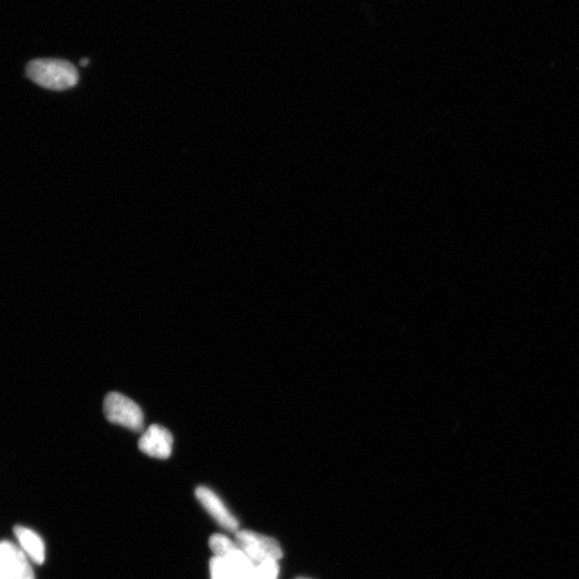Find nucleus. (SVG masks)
I'll return each mask as SVG.
<instances>
[{
    "label": "nucleus",
    "mask_w": 579,
    "mask_h": 579,
    "mask_svg": "<svg viewBox=\"0 0 579 579\" xmlns=\"http://www.w3.org/2000/svg\"><path fill=\"white\" fill-rule=\"evenodd\" d=\"M26 73L34 83L51 91H66L79 82L78 69L63 59H35L27 65Z\"/></svg>",
    "instance_id": "nucleus-1"
},
{
    "label": "nucleus",
    "mask_w": 579,
    "mask_h": 579,
    "mask_svg": "<svg viewBox=\"0 0 579 579\" xmlns=\"http://www.w3.org/2000/svg\"><path fill=\"white\" fill-rule=\"evenodd\" d=\"M103 411H105L109 422L135 430V432H142L144 427L143 412L127 396L120 393H110L103 404Z\"/></svg>",
    "instance_id": "nucleus-2"
},
{
    "label": "nucleus",
    "mask_w": 579,
    "mask_h": 579,
    "mask_svg": "<svg viewBox=\"0 0 579 579\" xmlns=\"http://www.w3.org/2000/svg\"><path fill=\"white\" fill-rule=\"evenodd\" d=\"M210 547L216 557L226 560L236 579L254 578L256 571L254 561L245 554L239 545L222 534H214L210 540Z\"/></svg>",
    "instance_id": "nucleus-3"
},
{
    "label": "nucleus",
    "mask_w": 579,
    "mask_h": 579,
    "mask_svg": "<svg viewBox=\"0 0 579 579\" xmlns=\"http://www.w3.org/2000/svg\"><path fill=\"white\" fill-rule=\"evenodd\" d=\"M236 541L252 561L262 563L267 560L278 561L282 558L279 543L263 534L248 530L237 531Z\"/></svg>",
    "instance_id": "nucleus-4"
},
{
    "label": "nucleus",
    "mask_w": 579,
    "mask_h": 579,
    "mask_svg": "<svg viewBox=\"0 0 579 579\" xmlns=\"http://www.w3.org/2000/svg\"><path fill=\"white\" fill-rule=\"evenodd\" d=\"M0 579H36L24 553L8 541L0 542Z\"/></svg>",
    "instance_id": "nucleus-5"
},
{
    "label": "nucleus",
    "mask_w": 579,
    "mask_h": 579,
    "mask_svg": "<svg viewBox=\"0 0 579 579\" xmlns=\"http://www.w3.org/2000/svg\"><path fill=\"white\" fill-rule=\"evenodd\" d=\"M139 449L148 456L167 459L173 451V437L168 429L154 424L148 427L139 441Z\"/></svg>",
    "instance_id": "nucleus-6"
},
{
    "label": "nucleus",
    "mask_w": 579,
    "mask_h": 579,
    "mask_svg": "<svg viewBox=\"0 0 579 579\" xmlns=\"http://www.w3.org/2000/svg\"><path fill=\"white\" fill-rule=\"evenodd\" d=\"M196 496L202 504V507L222 528L231 532L239 530V522H237L235 516L226 507L224 501H222L212 489L200 486L197 488Z\"/></svg>",
    "instance_id": "nucleus-7"
},
{
    "label": "nucleus",
    "mask_w": 579,
    "mask_h": 579,
    "mask_svg": "<svg viewBox=\"0 0 579 579\" xmlns=\"http://www.w3.org/2000/svg\"><path fill=\"white\" fill-rule=\"evenodd\" d=\"M14 533L18 538L24 552L37 564H42L46 559V547L36 532L25 527L17 526Z\"/></svg>",
    "instance_id": "nucleus-8"
},
{
    "label": "nucleus",
    "mask_w": 579,
    "mask_h": 579,
    "mask_svg": "<svg viewBox=\"0 0 579 579\" xmlns=\"http://www.w3.org/2000/svg\"><path fill=\"white\" fill-rule=\"evenodd\" d=\"M212 579H236L229 564L220 557H214L210 563Z\"/></svg>",
    "instance_id": "nucleus-9"
},
{
    "label": "nucleus",
    "mask_w": 579,
    "mask_h": 579,
    "mask_svg": "<svg viewBox=\"0 0 579 579\" xmlns=\"http://www.w3.org/2000/svg\"><path fill=\"white\" fill-rule=\"evenodd\" d=\"M279 566L275 560H267L259 564L252 579H277Z\"/></svg>",
    "instance_id": "nucleus-10"
},
{
    "label": "nucleus",
    "mask_w": 579,
    "mask_h": 579,
    "mask_svg": "<svg viewBox=\"0 0 579 579\" xmlns=\"http://www.w3.org/2000/svg\"><path fill=\"white\" fill-rule=\"evenodd\" d=\"M87 64H88V59H86V58L83 59V61L81 62V65L85 67V66H87Z\"/></svg>",
    "instance_id": "nucleus-11"
},
{
    "label": "nucleus",
    "mask_w": 579,
    "mask_h": 579,
    "mask_svg": "<svg viewBox=\"0 0 579 579\" xmlns=\"http://www.w3.org/2000/svg\"><path fill=\"white\" fill-rule=\"evenodd\" d=\"M296 579H310V578L300 577V578H296Z\"/></svg>",
    "instance_id": "nucleus-12"
}]
</instances>
